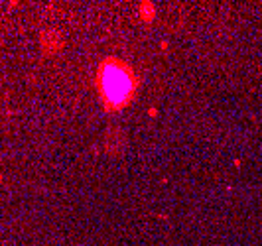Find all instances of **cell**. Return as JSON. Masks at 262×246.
I'll return each mask as SVG.
<instances>
[{
	"instance_id": "6da1fadb",
	"label": "cell",
	"mask_w": 262,
	"mask_h": 246,
	"mask_svg": "<svg viewBox=\"0 0 262 246\" xmlns=\"http://www.w3.org/2000/svg\"><path fill=\"white\" fill-rule=\"evenodd\" d=\"M105 91L111 101L122 99L128 91V79L124 77L120 71H108L105 77Z\"/></svg>"
}]
</instances>
